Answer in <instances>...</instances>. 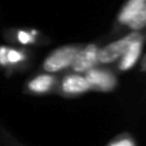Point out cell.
<instances>
[{"mask_svg":"<svg viewBox=\"0 0 146 146\" xmlns=\"http://www.w3.org/2000/svg\"><path fill=\"white\" fill-rule=\"evenodd\" d=\"M98 53H99V47L96 44L82 46L80 52L76 54L75 60L70 66L72 72L76 73V75H86L88 72L96 69V66L99 64Z\"/></svg>","mask_w":146,"mask_h":146,"instance_id":"cell-3","label":"cell"},{"mask_svg":"<svg viewBox=\"0 0 146 146\" xmlns=\"http://www.w3.org/2000/svg\"><path fill=\"white\" fill-rule=\"evenodd\" d=\"M56 85V79L50 75H40L32 79L27 83V89L32 93H47L50 92Z\"/></svg>","mask_w":146,"mask_h":146,"instance_id":"cell-6","label":"cell"},{"mask_svg":"<svg viewBox=\"0 0 146 146\" xmlns=\"http://www.w3.org/2000/svg\"><path fill=\"white\" fill-rule=\"evenodd\" d=\"M127 25H129V27L133 32H137V30H140V29H143L146 26V5L136 13V16Z\"/></svg>","mask_w":146,"mask_h":146,"instance_id":"cell-9","label":"cell"},{"mask_svg":"<svg viewBox=\"0 0 146 146\" xmlns=\"http://www.w3.org/2000/svg\"><path fill=\"white\" fill-rule=\"evenodd\" d=\"M112 146H133V145H132V142H129V140H122V142L113 143Z\"/></svg>","mask_w":146,"mask_h":146,"instance_id":"cell-13","label":"cell"},{"mask_svg":"<svg viewBox=\"0 0 146 146\" xmlns=\"http://www.w3.org/2000/svg\"><path fill=\"white\" fill-rule=\"evenodd\" d=\"M80 49H82V44H64L54 49L43 60L42 69L47 73H56V72H62L70 67L76 54L80 52Z\"/></svg>","mask_w":146,"mask_h":146,"instance_id":"cell-1","label":"cell"},{"mask_svg":"<svg viewBox=\"0 0 146 146\" xmlns=\"http://www.w3.org/2000/svg\"><path fill=\"white\" fill-rule=\"evenodd\" d=\"M85 78L88 79L89 85L92 89H99V90H110L115 86V76L106 70H99L93 69L88 72Z\"/></svg>","mask_w":146,"mask_h":146,"instance_id":"cell-5","label":"cell"},{"mask_svg":"<svg viewBox=\"0 0 146 146\" xmlns=\"http://www.w3.org/2000/svg\"><path fill=\"white\" fill-rule=\"evenodd\" d=\"M22 59H23V53H20L17 50H13V49H9V52H7V63H19Z\"/></svg>","mask_w":146,"mask_h":146,"instance_id":"cell-10","label":"cell"},{"mask_svg":"<svg viewBox=\"0 0 146 146\" xmlns=\"http://www.w3.org/2000/svg\"><path fill=\"white\" fill-rule=\"evenodd\" d=\"M60 89L64 95H82L89 92L92 88L88 82V79L85 78V75H67L60 85Z\"/></svg>","mask_w":146,"mask_h":146,"instance_id":"cell-4","label":"cell"},{"mask_svg":"<svg viewBox=\"0 0 146 146\" xmlns=\"http://www.w3.org/2000/svg\"><path fill=\"white\" fill-rule=\"evenodd\" d=\"M145 5H146V2H143V0H135V2L127 3V5L122 9V12H120V15H119V20H120L122 23H129V22L136 16V13H137Z\"/></svg>","mask_w":146,"mask_h":146,"instance_id":"cell-7","label":"cell"},{"mask_svg":"<svg viewBox=\"0 0 146 146\" xmlns=\"http://www.w3.org/2000/svg\"><path fill=\"white\" fill-rule=\"evenodd\" d=\"M140 46H142V42H136L127 49V52L123 54L122 62H120V69L122 70H127L135 64V62L137 60L139 53H140Z\"/></svg>","mask_w":146,"mask_h":146,"instance_id":"cell-8","label":"cell"},{"mask_svg":"<svg viewBox=\"0 0 146 146\" xmlns=\"http://www.w3.org/2000/svg\"><path fill=\"white\" fill-rule=\"evenodd\" d=\"M140 70L146 73V53L143 54V57H142V60H140Z\"/></svg>","mask_w":146,"mask_h":146,"instance_id":"cell-14","label":"cell"},{"mask_svg":"<svg viewBox=\"0 0 146 146\" xmlns=\"http://www.w3.org/2000/svg\"><path fill=\"white\" fill-rule=\"evenodd\" d=\"M7 52H9V49L7 47H0V64L2 66H5V64H7Z\"/></svg>","mask_w":146,"mask_h":146,"instance_id":"cell-11","label":"cell"},{"mask_svg":"<svg viewBox=\"0 0 146 146\" xmlns=\"http://www.w3.org/2000/svg\"><path fill=\"white\" fill-rule=\"evenodd\" d=\"M19 39H20L22 43H27V42L32 40V39L27 36V33H25V32H20V33H19Z\"/></svg>","mask_w":146,"mask_h":146,"instance_id":"cell-12","label":"cell"},{"mask_svg":"<svg viewBox=\"0 0 146 146\" xmlns=\"http://www.w3.org/2000/svg\"><path fill=\"white\" fill-rule=\"evenodd\" d=\"M136 42H142V35L137 32H132L130 35H127L119 40H115V42L106 44L105 47H99L98 62L100 64H110V63L116 62L117 59H122L123 54L127 52V49Z\"/></svg>","mask_w":146,"mask_h":146,"instance_id":"cell-2","label":"cell"}]
</instances>
